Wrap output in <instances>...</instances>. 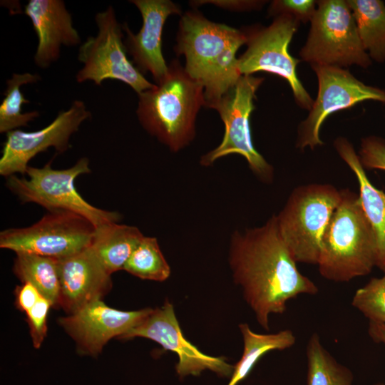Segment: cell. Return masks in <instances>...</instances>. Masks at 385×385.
<instances>
[{"mask_svg": "<svg viewBox=\"0 0 385 385\" xmlns=\"http://www.w3.org/2000/svg\"><path fill=\"white\" fill-rule=\"evenodd\" d=\"M244 43L246 42L239 41L230 46L211 63L202 83L207 107L226 94L242 76L235 55Z\"/></svg>", "mask_w": 385, "mask_h": 385, "instance_id": "cb8c5ba5", "label": "cell"}, {"mask_svg": "<svg viewBox=\"0 0 385 385\" xmlns=\"http://www.w3.org/2000/svg\"><path fill=\"white\" fill-rule=\"evenodd\" d=\"M96 227L69 211L48 212L34 225L9 228L0 233V247L61 260L90 246Z\"/></svg>", "mask_w": 385, "mask_h": 385, "instance_id": "ba28073f", "label": "cell"}, {"mask_svg": "<svg viewBox=\"0 0 385 385\" xmlns=\"http://www.w3.org/2000/svg\"><path fill=\"white\" fill-rule=\"evenodd\" d=\"M317 4L307 42L299 52L302 59L311 66L371 65L347 1L322 0Z\"/></svg>", "mask_w": 385, "mask_h": 385, "instance_id": "8992f818", "label": "cell"}, {"mask_svg": "<svg viewBox=\"0 0 385 385\" xmlns=\"http://www.w3.org/2000/svg\"><path fill=\"white\" fill-rule=\"evenodd\" d=\"M13 272L22 282L35 286L53 307H58L59 272L58 260L29 253H17Z\"/></svg>", "mask_w": 385, "mask_h": 385, "instance_id": "603a6c76", "label": "cell"}, {"mask_svg": "<svg viewBox=\"0 0 385 385\" xmlns=\"http://www.w3.org/2000/svg\"><path fill=\"white\" fill-rule=\"evenodd\" d=\"M341 192L327 184L296 188L276 215L280 235L296 262L317 265L321 240Z\"/></svg>", "mask_w": 385, "mask_h": 385, "instance_id": "277c9868", "label": "cell"}, {"mask_svg": "<svg viewBox=\"0 0 385 385\" xmlns=\"http://www.w3.org/2000/svg\"><path fill=\"white\" fill-rule=\"evenodd\" d=\"M41 79L37 74L25 73H14L6 81L4 98L0 105V132L8 133L21 126H28V123L39 115L36 111L22 113V104L29 103L21 91L23 85L36 83Z\"/></svg>", "mask_w": 385, "mask_h": 385, "instance_id": "d4e9b609", "label": "cell"}, {"mask_svg": "<svg viewBox=\"0 0 385 385\" xmlns=\"http://www.w3.org/2000/svg\"><path fill=\"white\" fill-rule=\"evenodd\" d=\"M242 335L244 349L240 360L234 366L231 379L227 385H237L250 374L257 361L271 350H283L293 346L296 338L291 330H282L274 334H257L247 324L239 325Z\"/></svg>", "mask_w": 385, "mask_h": 385, "instance_id": "7402d4cb", "label": "cell"}, {"mask_svg": "<svg viewBox=\"0 0 385 385\" xmlns=\"http://www.w3.org/2000/svg\"><path fill=\"white\" fill-rule=\"evenodd\" d=\"M51 307H53L51 302L42 296L37 303L25 313L31 342L35 349L41 347L47 335V317Z\"/></svg>", "mask_w": 385, "mask_h": 385, "instance_id": "f1b7e54d", "label": "cell"}, {"mask_svg": "<svg viewBox=\"0 0 385 385\" xmlns=\"http://www.w3.org/2000/svg\"><path fill=\"white\" fill-rule=\"evenodd\" d=\"M123 270L142 279L163 282L170 275V267L155 237H145L126 262Z\"/></svg>", "mask_w": 385, "mask_h": 385, "instance_id": "4316f807", "label": "cell"}, {"mask_svg": "<svg viewBox=\"0 0 385 385\" xmlns=\"http://www.w3.org/2000/svg\"><path fill=\"white\" fill-rule=\"evenodd\" d=\"M318 80V93L307 118L298 128L297 147L314 149L322 145L320 128L332 113L364 101L385 103V90L364 84L344 68L312 65Z\"/></svg>", "mask_w": 385, "mask_h": 385, "instance_id": "8fae6325", "label": "cell"}, {"mask_svg": "<svg viewBox=\"0 0 385 385\" xmlns=\"http://www.w3.org/2000/svg\"><path fill=\"white\" fill-rule=\"evenodd\" d=\"M25 14L31 21L38 37L34 62L40 68L48 67L59 56L62 45L81 43L71 16L61 0H29Z\"/></svg>", "mask_w": 385, "mask_h": 385, "instance_id": "ac0fdd59", "label": "cell"}, {"mask_svg": "<svg viewBox=\"0 0 385 385\" xmlns=\"http://www.w3.org/2000/svg\"><path fill=\"white\" fill-rule=\"evenodd\" d=\"M14 294L15 305L24 313L31 309L43 296L38 289L29 282H24L17 286Z\"/></svg>", "mask_w": 385, "mask_h": 385, "instance_id": "1f68e13d", "label": "cell"}, {"mask_svg": "<svg viewBox=\"0 0 385 385\" xmlns=\"http://www.w3.org/2000/svg\"><path fill=\"white\" fill-rule=\"evenodd\" d=\"M378 385H384V384H378Z\"/></svg>", "mask_w": 385, "mask_h": 385, "instance_id": "e575fe53", "label": "cell"}, {"mask_svg": "<svg viewBox=\"0 0 385 385\" xmlns=\"http://www.w3.org/2000/svg\"><path fill=\"white\" fill-rule=\"evenodd\" d=\"M90 173L89 160L85 157L72 167L62 170L52 168L49 162L42 168L29 166L27 178L16 175L7 177L6 185L22 203H36L48 212H72L85 217L96 227L118 222L121 218L120 213L91 205L76 189V178Z\"/></svg>", "mask_w": 385, "mask_h": 385, "instance_id": "5b68a950", "label": "cell"}, {"mask_svg": "<svg viewBox=\"0 0 385 385\" xmlns=\"http://www.w3.org/2000/svg\"><path fill=\"white\" fill-rule=\"evenodd\" d=\"M262 81L263 78L252 75L242 76L226 94L209 106L220 114L225 133L221 143L201 158L202 165L210 166L224 156L239 154L246 159L250 169L260 180H272L273 168L255 148L250 126L255 93Z\"/></svg>", "mask_w": 385, "mask_h": 385, "instance_id": "52a82bcc", "label": "cell"}, {"mask_svg": "<svg viewBox=\"0 0 385 385\" xmlns=\"http://www.w3.org/2000/svg\"><path fill=\"white\" fill-rule=\"evenodd\" d=\"M307 385H351L352 375L339 364L313 334L307 346Z\"/></svg>", "mask_w": 385, "mask_h": 385, "instance_id": "484cf974", "label": "cell"}, {"mask_svg": "<svg viewBox=\"0 0 385 385\" xmlns=\"http://www.w3.org/2000/svg\"><path fill=\"white\" fill-rule=\"evenodd\" d=\"M229 262L235 282L265 329H269L270 314L284 312L288 300L318 292L315 284L297 269L275 215L262 226L232 234Z\"/></svg>", "mask_w": 385, "mask_h": 385, "instance_id": "6da1fadb", "label": "cell"}, {"mask_svg": "<svg viewBox=\"0 0 385 385\" xmlns=\"http://www.w3.org/2000/svg\"><path fill=\"white\" fill-rule=\"evenodd\" d=\"M140 11L143 25L136 34L127 24L123 26L126 33L124 46L133 63L143 73H150L156 84L162 81L168 72L162 53V34L167 18L180 14V7L169 0L130 1Z\"/></svg>", "mask_w": 385, "mask_h": 385, "instance_id": "2e32d148", "label": "cell"}, {"mask_svg": "<svg viewBox=\"0 0 385 385\" xmlns=\"http://www.w3.org/2000/svg\"><path fill=\"white\" fill-rule=\"evenodd\" d=\"M58 307L67 314L102 299L112 288L111 274L90 247L68 257L58 260Z\"/></svg>", "mask_w": 385, "mask_h": 385, "instance_id": "e0dca14e", "label": "cell"}, {"mask_svg": "<svg viewBox=\"0 0 385 385\" xmlns=\"http://www.w3.org/2000/svg\"><path fill=\"white\" fill-rule=\"evenodd\" d=\"M134 337L151 339L165 349L177 354L179 361L175 368L181 377L188 374L197 376L205 369H210L221 376L232 374L234 366L226 362L225 358L207 355L185 338L173 306L168 302L159 308L153 309L138 324L120 339Z\"/></svg>", "mask_w": 385, "mask_h": 385, "instance_id": "4fadbf2b", "label": "cell"}, {"mask_svg": "<svg viewBox=\"0 0 385 385\" xmlns=\"http://www.w3.org/2000/svg\"><path fill=\"white\" fill-rule=\"evenodd\" d=\"M152 310V308H144L122 311L98 299L72 314L59 317L58 322L75 342L78 353L96 356L109 340L120 338Z\"/></svg>", "mask_w": 385, "mask_h": 385, "instance_id": "5bb4252c", "label": "cell"}, {"mask_svg": "<svg viewBox=\"0 0 385 385\" xmlns=\"http://www.w3.org/2000/svg\"><path fill=\"white\" fill-rule=\"evenodd\" d=\"M358 34L371 59L385 61V5L380 0H348Z\"/></svg>", "mask_w": 385, "mask_h": 385, "instance_id": "44dd1931", "label": "cell"}, {"mask_svg": "<svg viewBox=\"0 0 385 385\" xmlns=\"http://www.w3.org/2000/svg\"><path fill=\"white\" fill-rule=\"evenodd\" d=\"M351 304L369 321L385 324V272L358 289Z\"/></svg>", "mask_w": 385, "mask_h": 385, "instance_id": "83f0119b", "label": "cell"}, {"mask_svg": "<svg viewBox=\"0 0 385 385\" xmlns=\"http://www.w3.org/2000/svg\"><path fill=\"white\" fill-rule=\"evenodd\" d=\"M203 4H212L218 7L232 11H246L260 8L262 1H195L192 4L200 5Z\"/></svg>", "mask_w": 385, "mask_h": 385, "instance_id": "d6a6232c", "label": "cell"}, {"mask_svg": "<svg viewBox=\"0 0 385 385\" xmlns=\"http://www.w3.org/2000/svg\"><path fill=\"white\" fill-rule=\"evenodd\" d=\"M138 97L137 115L151 135L174 152L192 140L196 116L205 106L204 88L177 61L162 81Z\"/></svg>", "mask_w": 385, "mask_h": 385, "instance_id": "7a4b0ae2", "label": "cell"}, {"mask_svg": "<svg viewBox=\"0 0 385 385\" xmlns=\"http://www.w3.org/2000/svg\"><path fill=\"white\" fill-rule=\"evenodd\" d=\"M299 22L292 15L282 14L269 26L246 33L247 48L238 58V69L242 76L265 71L284 78L297 104L310 111L314 101L297 74L300 60L288 51Z\"/></svg>", "mask_w": 385, "mask_h": 385, "instance_id": "30bf717a", "label": "cell"}, {"mask_svg": "<svg viewBox=\"0 0 385 385\" xmlns=\"http://www.w3.org/2000/svg\"><path fill=\"white\" fill-rule=\"evenodd\" d=\"M359 158L364 168L385 170V140L374 135L362 139Z\"/></svg>", "mask_w": 385, "mask_h": 385, "instance_id": "f546056e", "label": "cell"}, {"mask_svg": "<svg viewBox=\"0 0 385 385\" xmlns=\"http://www.w3.org/2000/svg\"><path fill=\"white\" fill-rule=\"evenodd\" d=\"M334 147L356 177L359 200L372 228L376 245V267L385 272V192L370 182L353 145L344 138H338Z\"/></svg>", "mask_w": 385, "mask_h": 385, "instance_id": "d6986e66", "label": "cell"}, {"mask_svg": "<svg viewBox=\"0 0 385 385\" xmlns=\"http://www.w3.org/2000/svg\"><path fill=\"white\" fill-rule=\"evenodd\" d=\"M247 41L245 32L207 20L200 13L181 16L175 51L185 58V70L202 85L213 61L227 47Z\"/></svg>", "mask_w": 385, "mask_h": 385, "instance_id": "9a60e30c", "label": "cell"}, {"mask_svg": "<svg viewBox=\"0 0 385 385\" xmlns=\"http://www.w3.org/2000/svg\"><path fill=\"white\" fill-rule=\"evenodd\" d=\"M98 34L88 36L80 46L78 59L83 67L76 74L78 83L93 81L101 85L104 80H118L130 86L138 94L150 89L151 83L127 57L122 41L123 26L117 21L113 8L95 16Z\"/></svg>", "mask_w": 385, "mask_h": 385, "instance_id": "9c48e42d", "label": "cell"}, {"mask_svg": "<svg viewBox=\"0 0 385 385\" xmlns=\"http://www.w3.org/2000/svg\"><path fill=\"white\" fill-rule=\"evenodd\" d=\"M326 227L317 262L320 274L348 282L369 274L376 267V245L359 195L347 189Z\"/></svg>", "mask_w": 385, "mask_h": 385, "instance_id": "3957f363", "label": "cell"}, {"mask_svg": "<svg viewBox=\"0 0 385 385\" xmlns=\"http://www.w3.org/2000/svg\"><path fill=\"white\" fill-rule=\"evenodd\" d=\"M143 237L135 226L109 222L96 227L89 247L107 272L112 274L123 270Z\"/></svg>", "mask_w": 385, "mask_h": 385, "instance_id": "ffe728a7", "label": "cell"}, {"mask_svg": "<svg viewBox=\"0 0 385 385\" xmlns=\"http://www.w3.org/2000/svg\"><path fill=\"white\" fill-rule=\"evenodd\" d=\"M316 1L312 0H278L274 1L270 7V14H289L299 21H311L316 11Z\"/></svg>", "mask_w": 385, "mask_h": 385, "instance_id": "4dcf8cb0", "label": "cell"}, {"mask_svg": "<svg viewBox=\"0 0 385 385\" xmlns=\"http://www.w3.org/2000/svg\"><path fill=\"white\" fill-rule=\"evenodd\" d=\"M368 333L375 342L385 344V324L369 321Z\"/></svg>", "mask_w": 385, "mask_h": 385, "instance_id": "836d02e7", "label": "cell"}, {"mask_svg": "<svg viewBox=\"0 0 385 385\" xmlns=\"http://www.w3.org/2000/svg\"><path fill=\"white\" fill-rule=\"evenodd\" d=\"M90 117L84 102L76 100L68 110L59 111L56 118L41 130L8 132L0 158L1 175L7 178L16 173L26 174L29 162L49 148L60 153L66 151L71 147V135Z\"/></svg>", "mask_w": 385, "mask_h": 385, "instance_id": "7c38bea8", "label": "cell"}]
</instances>
